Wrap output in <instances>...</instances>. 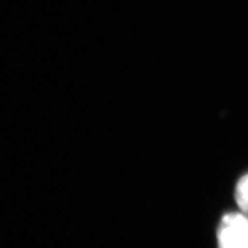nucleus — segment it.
<instances>
[{
  "label": "nucleus",
  "mask_w": 248,
  "mask_h": 248,
  "mask_svg": "<svg viewBox=\"0 0 248 248\" xmlns=\"http://www.w3.org/2000/svg\"><path fill=\"white\" fill-rule=\"evenodd\" d=\"M217 248H248V215L228 213L217 228Z\"/></svg>",
  "instance_id": "obj_1"
},
{
  "label": "nucleus",
  "mask_w": 248,
  "mask_h": 248,
  "mask_svg": "<svg viewBox=\"0 0 248 248\" xmlns=\"http://www.w3.org/2000/svg\"><path fill=\"white\" fill-rule=\"evenodd\" d=\"M234 200L240 212L248 215V172L235 184Z\"/></svg>",
  "instance_id": "obj_2"
}]
</instances>
